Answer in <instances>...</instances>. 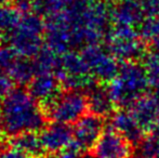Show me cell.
<instances>
[{"label":"cell","mask_w":159,"mask_h":158,"mask_svg":"<svg viewBox=\"0 0 159 158\" xmlns=\"http://www.w3.org/2000/svg\"><path fill=\"white\" fill-rule=\"evenodd\" d=\"M0 112L4 133L9 138L25 132H40L48 121L39 104L23 88H14L2 97Z\"/></svg>","instance_id":"6da1fadb"},{"label":"cell","mask_w":159,"mask_h":158,"mask_svg":"<svg viewBox=\"0 0 159 158\" xmlns=\"http://www.w3.org/2000/svg\"><path fill=\"white\" fill-rule=\"evenodd\" d=\"M106 87L115 105L119 108H128L147 94L151 84L142 63L124 62L120 63L118 76Z\"/></svg>","instance_id":"7a4b0ae2"},{"label":"cell","mask_w":159,"mask_h":158,"mask_svg":"<svg viewBox=\"0 0 159 158\" xmlns=\"http://www.w3.org/2000/svg\"><path fill=\"white\" fill-rule=\"evenodd\" d=\"M46 22L36 13H27L21 17L17 27L9 34L10 47L22 57L33 60L43 48Z\"/></svg>","instance_id":"3957f363"},{"label":"cell","mask_w":159,"mask_h":158,"mask_svg":"<svg viewBox=\"0 0 159 158\" xmlns=\"http://www.w3.org/2000/svg\"><path fill=\"white\" fill-rule=\"evenodd\" d=\"M107 50L119 62H139L146 55L145 44L135 27L115 26L105 35Z\"/></svg>","instance_id":"277c9868"},{"label":"cell","mask_w":159,"mask_h":158,"mask_svg":"<svg viewBox=\"0 0 159 158\" xmlns=\"http://www.w3.org/2000/svg\"><path fill=\"white\" fill-rule=\"evenodd\" d=\"M87 111V93L75 90H64L47 111L44 116L47 120L70 126L81 119Z\"/></svg>","instance_id":"5b68a950"},{"label":"cell","mask_w":159,"mask_h":158,"mask_svg":"<svg viewBox=\"0 0 159 158\" xmlns=\"http://www.w3.org/2000/svg\"><path fill=\"white\" fill-rule=\"evenodd\" d=\"M81 55L89 72L98 82L108 84L119 74L120 63L100 44H90L82 48Z\"/></svg>","instance_id":"8992f818"},{"label":"cell","mask_w":159,"mask_h":158,"mask_svg":"<svg viewBox=\"0 0 159 158\" xmlns=\"http://www.w3.org/2000/svg\"><path fill=\"white\" fill-rule=\"evenodd\" d=\"M104 132V118L86 114L73 128L74 141L69 148L80 153H90Z\"/></svg>","instance_id":"52a82bcc"},{"label":"cell","mask_w":159,"mask_h":158,"mask_svg":"<svg viewBox=\"0 0 159 158\" xmlns=\"http://www.w3.org/2000/svg\"><path fill=\"white\" fill-rule=\"evenodd\" d=\"M94 158H133V145L113 128H107L91 150Z\"/></svg>","instance_id":"ba28073f"},{"label":"cell","mask_w":159,"mask_h":158,"mask_svg":"<svg viewBox=\"0 0 159 158\" xmlns=\"http://www.w3.org/2000/svg\"><path fill=\"white\" fill-rule=\"evenodd\" d=\"M27 91L46 114L64 89L54 74H37L27 86Z\"/></svg>","instance_id":"9c48e42d"},{"label":"cell","mask_w":159,"mask_h":158,"mask_svg":"<svg viewBox=\"0 0 159 158\" xmlns=\"http://www.w3.org/2000/svg\"><path fill=\"white\" fill-rule=\"evenodd\" d=\"M46 154L57 155L68 150L74 141L73 128L69 124L51 121L39 132Z\"/></svg>","instance_id":"30bf717a"},{"label":"cell","mask_w":159,"mask_h":158,"mask_svg":"<svg viewBox=\"0 0 159 158\" xmlns=\"http://www.w3.org/2000/svg\"><path fill=\"white\" fill-rule=\"evenodd\" d=\"M111 127L126 138L133 146H138L147 134L127 108H119L114 112L111 116Z\"/></svg>","instance_id":"8fae6325"},{"label":"cell","mask_w":159,"mask_h":158,"mask_svg":"<svg viewBox=\"0 0 159 158\" xmlns=\"http://www.w3.org/2000/svg\"><path fill=\"white\" fill-rule=\"evenodd\" d=\"M130 112L146 133H152L159 117V105L153 94H145L130 107Z\"/></svg>","instance_id":"7c38bea8"},{"label":"cell","mask_w":159,"mask_h":158,"mask_svg":"<svg viewBox=\"0 0 159 158\" xmlns=\"http://www.w3.org/2000/svg\"><path fill=\"white\" fill-rule=\"evenodd\" d=\"M88 112L95 116L106 118L111 116L116 111V105L111 100L106 84L98 82L90 91L87 92Z\"/></svg>","instance_id":"4fadbf2b"},{"label":"cell","mask_w":159,"mask_h":158,"mask_svg":"<svg viewBox=\"0 0 159 158\" xmlns=\"http://www.w3.org/2000/svg\"><path fill=\"white\" fill-rule=\"evenodd\" d=\"M144 11L140 2L135 0L119 2V4L111 10V21L115 26L135 27L144 21Z\"/></svg>","instance_id":"5bb4252c"},{"label":"cell","mask_w":159,"mask_h":158,"mask_svg":"<svg viewBox=\"0 0 159 158\" xmlns=\"http://www.w3.org/2000/svg\"><path fill=\"white\" fill-rule=\"evenodd\" d=\"M9 145L23 151L33 158H43L47 155L39 132H25L10 138Z\"/></svg>","instance_id":"9a60e30c"},{"label":"cell","mask_w":159,"mask_h":158,"mask_svg":"<svg viewBox=\"0 0 159 158\" xmlns=\"http://www.w3.org/2000/svg\"><path fill=\"white\" fill-rule=\"evenodd\" d=\"M90 74L81 53L68 51L61 55V70L55 76L61 81L65 76Z\"/></svg>","instance_id":"2e32d148"},{"label":"cell","mask_w":159,"mask_h":158,"mask_svg":"<svg viewBox=\"0 0 159 158\" xmlns=\"http://www.w3.org/2000/svg\"><path fill=\"white\" fill-rule=\"evenodd\" d=\"M37 74H54L61 70V55L48 47H43L33 59Z\"/></svg>","instance_id":"e0dca14e"},{"label":"cell","mask_w":159,"mask_h":158,"mask_svg":"<svg viewBox=\"0 0 159 158\" xmlns=\"http://www.w3.org/2000/svg\"><path fill=\"white\" fill-rule=\"evenodd\" d=\"M9 75L17 86H28L37 75L33 60L20 56L9 72Z\"/></svg>","instance_id":"ac0fdd59"},{"label":"cell","mask_w":159,"mask_h":158,"mask_svg":"<svg viewBox=\"0 0 159 158\" xmlns=\"http://www.w3.org/2000/svg\"><path fill=\"white\" fill-rule=\"evenodd\" d=\"M135 147L134 158H159V134L147 133Z\"/></svg>","instance_id":"d6986e66"},{"label":"cell","mask_w":159,"mask_h":158,"mask_svg":"<svg viewBox=\"0 0 159 158\" xmlns=\"http://www.w3.org/2000/svg\"><path fill=\"white\" fill-rule=\"evenodd\" d=\"M21 17V13L15 7L9 4L0 6V29L3 33L10 34L17 27Z\"/></svg>","instance_id":"ffe728a7"},{"label":"cell","mask_w":159,"mask_h":158,"mask_svg":"<svg viewBox=\"0 0 159 158\" xmlns=\"http://www.w3.org/2000/svg\"><path fill=\"white\" fill-rule=\"evenodd\" d=\"M142 64L146 70L151 87L159 89V55L153 52L146 53Z\"/></svg>","instance_id":"44dd1931"},{"label":"cell","mask_w":159,"mask_h":158,"mask_svg":"<svg viewBox=\"0 0 159 158\" xmlns=\"http://www.w3.org/2000/svg\"><path fill=\"white\" fill-rule=\"evenodd\" d=\"M139 32L141 38L149 42L159 38V16H147L144 19L141 23Z\"/></svg>","instance_id":"7402d4cb"},{"label":"cell","mask_w":159,"mask_h":158,"mask_svg":"<svg viewBox=\"0 0 159 158\" xmlns=\"http://www.w3.org/2000/svg\"><path fill=\"white\" fill-rule=\"evenodd\" d=\"M139 2L147 16H159V0H140Z\"/></svg>","instance_id":"603a6c76"},{"label":"cell","mask_w":159,"mask_h":158,"mask_svg":"<svg viewBox=\"0 0 159 158\" xmlns=\"http://www.w3.org/2000/svg\"><path fill=\"white\" fill-rule=\"evenodd\" d=\"M0 158H33L30 155L26 154L25 152L19 150L16 147L9 145L0 151Z\"/></svg>","instance_id":"cb8c5ba5"},{"label":"cell","mask_w":159,"mask_h":158,"mask_svg":"<svg viewBox=\"0 0 159 158\" xmlns=\"http://www.w3.org/2000/svg\"><path fill=\"white\" fill-rule=\"evenodd\" d=\"M34 0H15L14 7L21 14H27L33 12Z\"/></svg>","instance_id":"d4e9b609"},{"label":"cell","mask_w":159,"mask_h":158,"mask_svg":"<svg viewBox=\"0 0 159 158\" xmlns=\"http://www.w3.org/2000/svg\"><path fill=\"white\" fill-rule=\"evenodd\" d=\"M49 158H86V157L82 156V153L77 152L75 150H71V148H68V150L64 151V152L60 153V154L50 155Z\"/></svg>","instance_id":"484cf974"},{"label":"cell","mask_w":159,"mask_h":158,"mask_svg":"<svg viewBox=\"0 0 159 158\" xmlns=\"http://www.w3.org/2000/svg\"><path fill=\"white\" fill-rule=\"evenodd\" d=\"M149 46H151V52L159 55V38H156L153 41H151Z\"/></svg>","instance_id":"4316f807"},{"label":"cell","mask_w":159,"mask_h":158,"mask_svg":"<svg viewBox=\"0 0 159 158\" xmlns=\"http://www.w3.org/2000/svg\"><path fill=\"white\" fill-rule=\"evenodd\" d=\"M4 134V127H3V120H2V115L0 112V139L3 137Z\"/></svg>","instance_id":"83f0119b"},{"label":"cell","mask_w":159,"mask_h":158,"mask_svg":"<svg viewBox=\"0 0 159 158\" xmlns=\"http://www.w3.org/2000/svg\"><path fill=\"white\" fill-rule=\"evenodd\" d=\"M59 1L61 2V3L64 6V8L66 9V8H68L71 3H74V1H75V0H59Z\"/></svg>","instance_id":"f1b7e54d"},{"label":"cell","mask_w":159,"mask_h":158,"mask_svg":"<svg viewBox=\"0 0 159 158\" xmlns=\"http://www.w3.org/2000/svg\"><path fill=\"white\" fill-rule=\"evenodd\" d=\"M82 2H84V3L87 4H94L96 2H100L101 0H81Z\"/></svg>","instance_id":"f546056e"},{"label":"cell","mask_w":159,"mask_h":158,"mask_svg":"<svg viewBox=\"0 0 159 158\" xmlns=\"http://www.w3.org/2000/svg\"><path fill=\"white\" fill-rule=\"evenodd\" d=\"M153 132H155V133H158V134H159V117H158V120H157V122H156L155 129H154V131H153Z\"/></svg>","instance_id":"4dcf8cb0"},{"label":"cell","mask_w":159,"mask_h":158,"mask_svg":"<svg viewBox=\"0 0 159 158\" xmlns=\"http://www.w3.org/2000/svg\"><path fill=\"white\" fill-rule=\"evenodd\" d=\"M10 0H0V6H4V4H8V2Z\"/></svg>","instance_id":"1f68e13d"},{"label":"cell","mask_w":159,"mask_h":158,"mask_svg":"<svg viewBox=\"0 0 159 158\" xmlns=\"http://www.w3.org/2000/svg\"><path fill=\"white\" fill-rule=\"evenodd\" d=\"M2 39H3V32L0 29V44H1V42H2Z\"/></svg>","instance_id":"d6a6232c"},{"label":"cell","mask_w":159,"mask_h":158,"mask_svg":"<svg viewBox=\"0 0 159 158\" xmlns=\"http://www.w3.org/2000/svg\"><path fill=\"white\" fill-rule=\"evenodd\" d=\"M119 2H124V1H129V0H118Z\"/></svg>","instance_id":"836d02e7"}]
</instances>
